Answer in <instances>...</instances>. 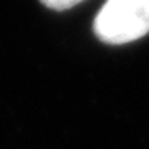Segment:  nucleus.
<instances>
[{
  "mask_svg": "<svg viewBox=\"0 0 149 149\" xmlns=\"http://www.w3.org/2000/svg\"><path fill=\"white\" fill-rule=\"evenodd\" d=\"M101 42L123 45L149 33V0H108L95 18Z\"/></svg>",
  "mask_w": 149,
  "mask_h": 149,
  "instance_id": "f257e3e1",
  "label": "nucleus"
},
{
  "mask_svg": "<svg viewBox=\"0 0 149 149\" xmlns=\"http://www.w3.org/2000/svg\"><path fill=\"white\" fill-rule=\"evenodd\" d=\"M81 0H42L43 5L50 7V8H55V10H66L70 7L80 3Z\"/></svg>",
  "mask_w": 149,
  "mask_h": 149,
  "instance_id": "f03ea898",
  "label": "nucleus"
}]
</instances>
